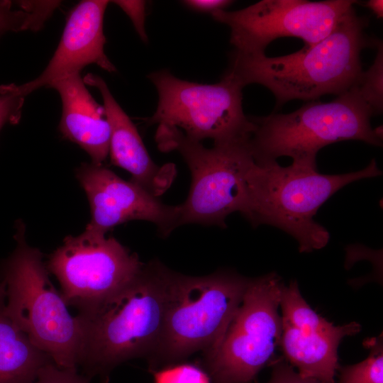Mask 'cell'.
Wrapping results in <instances>:
<instances>
[{"instance_id":"obj_3","label":"cell","mask_w":383,"mask_h":383,"mask_svg":"<svg viewBox=\"0 0 383 383\" xmlns=\"http://www.w3.org/2000/svg\"><path fill=\"white\" fill-rule=\"evenodd\" d=\"M382 174L372 159L365 168L340 174H324L317 169L278 162H255L248 177L245 208L242 215L256 228L276 227L298 243L300 252L324 248L330 233L313 219L318 209L345 185Z\"/></svg>"},{"instance_id":"obj_27","label":"cell","mask_w":383,"mask_h":383,"mask_svg":"<svg viewBox=\"0 0 383 383\" xmlns=\"http://www.w3.org/2000/svg\"><path fill=\"white\" fill-rule=\"evenodd\" d=\"M232 1L228 0H186L182 3L187 8L201 13H211L218 10H226Z\"/></svg>"},{"instance_id":"obj_26","label":"cell","mask_w":383,"mask_h":383,"mask_svg":"<svg viewBox=\"0 0 383 383\" xmlns=\"http://www.w3.org/2000/svg\"><path fill=\"white\" fill-rule=\"evenodd\" d=\"M112 2L118 6L130 18L142 41L148 43V38L145 30L146 1L118 0Z\"/></svg>"},{"instance_id":"obj_1","label":"cell","mask_w":383,"mask_h":383,"mask_svg":"<svg viewBox=\"0 0 383 383\" xmlns=\"http://www.w3.org/2000/svg\"><path fill=\"white\" fill-rule=\"evenodd\" d=\"M369 19L351 8L324 39L311 47L279 57L230 54L227 75L242 87L261 84L274 96L276 108L287 101H315L340 95L353 87L362 72L360 54L374 46L365 30Z\"/></svg>"},{"instance_id":"obj_18","label":"cell","mask_w":383,"mask_h":383,"mask_svg":"<svg viewBox=\"0 0 383 383\" xmlns=\"http://www.w3.org/2000/svg\"><path fill=\"white\" fill-rule=\"evenodd\" d=\"M0 0V35L6 32L40 29L60 5L59 1Z\"/></svg>"},{"instance_id":"obj_17","label":"cell","mask_w":383,"mask_h":383,"mask_svg":"<svg viewBox=\"0 0 383 383\" xmlns=\"http://www.w3.org/2000/svg\"><path fill=\"white\" fill-rule=\"evenodd\" d=\"M51 362L6 313L0 281V383H33L40 370Z\"/></svg>"},{"instance_id":"obj_22","label":"cell","mask_w":383,"mask_h":383,"mask_svg":"<svg viewBox=\"0 0 383 383\" xmlns=\"http://www.w3.org/2000/svg\"><path fill=\"white\" fill-rule=\"evenodd\" d=\"M155 383H211L205 370L192 364L165 367L154 373Z\"/></svg>"},{"instance_id":"obj_23","label":"cell","mask_w":383,"mask_h":383,"mask_svg":"<svg viewBox=\"0 0 383 383\" xmlns=\"http://www.w3.org/2000/svg\"><path fill=\"white\" fill-rule=\"evenodd\" d=\"M24 99L15 90L13 84L0 87V131L6 123H18Z\"/></svg>"},{"instance_id":"obj_12","label":"cell","mask_w":383,"mask_h":383,"mask_svg":"<svg viewBox=\"0 0 383 383\" xmlns=\"http://www.w3.org/2000/svg\"><path fill=\"white\" fill-rule=\"evenodd\" d=\"M76 177L88 198L91 219L85 230L101 234L133 220L153 223L168 236L180 226L179 205L162 203L140 186L126 181L102 165L83 163Z\"/></svg>"},{"instance_id":"obj_7","label":"cell","mask_w":383,"mask_h":383,"mask_svg":"<svg viewBox=\"0 0 383 383\" xmlns=\"http://www.w3.org/2000/svg\"><path fill=\"white\" fill-rule=\"evenodd\" d=\"M157 148L177 151L186 162L192 183L186 201L179 204L180 226L199 223L226 228V219L244 211L248 172L255 161L249 138L221 143L212 148L185 135L176 127L158 125Z\"/></svg>"},{"instance_id":"obj_4","label":"cell","mask_w":383,"mask_h":383,"mask_svg":"<svg viewBox=\"0 0 383 383\" xmlns=\"http://www.w3.org/2000/svg\"><path fill=\"white\" fill-rule=\"evenodd\" d=\"M370 107L351 87L330 102L310 101L289 113L250 117L249 145L257 164L290 157L292 164L317 169L323 147L343 140L382 145V126L372 128Z\"/></svg>"},{"instance_id":"obj_24","label":"cell","mask_w":383,"mask_h":383,"mask_svg":"<svg viewBox=\"0 0 383 383\" xmlns=\"http://www.w3.org/2000/svg\"><path fill=\"white\" fill-rule=\"evenodd\" d=\"M89 379L77 370L61 368L51 362L40 370L33 383H89Z\"/></svg>"},{"instance_id":"obj_20","label":"cell","mask_w":383,"mask_h":383,"mask_svg":"<svg viewBox=\"0 0 383 383\" xmlns=\"http://www.w3.org/2000/svg\"><path fill=\"white\" fill-rule=\"evenodd\" d=\"M364 345L370 349L363 361L340 367L339 383H383V340L381 334L366 340Z\"/></svg>"},{"instance_id":"obj_6","label":"cell","mask_w":383,"mask_h":383,"mask_svg":"<svg viewBox=\"0 0 383 383\" xmlns=\"http://www.w3.org/2000/svg\"><path fill=\"white\" fill-rule=\"evenodd\" d=\"M15 239L16 247L0 272L6 313L57 366L77 370L82 343L79 319L70 314L50 281L40 251L26 243L21 221Z\"/></svg>"},{"instance_id":"obj_21","label":"cell","mask_w":383,"mask_h":383,"mask_svg":"<svg viewBox=\"0 0 383 383\" xmlns=\"http://www.w3.org/2000/svg\"><path fill=\"white\" fill-rule=\"evenodd\" d=\"M377 54L370 67L362 71L357 82L353 87L370 107L372 115L383 111V43L374 39Z\"/></svg>"},{"instance_id":"obj_14","label":"cell","mask_w":383,"mask_h":383,"mask_svg":"<svg viewBox=\"0 0 383 383\" xmlns=\"http://www.w3.org/2000/svg\"><path fill=\"white\" fill-rule=\"evenodd\" d=\"M83 80L85 84L96 87L102 96L111 130L109 155L111 163L128 172L131 175V181L159 197L169 189L175 178L174 165L168 163L159 166L152 161L135 126L101 77L89 73Z\"/></svg>"},{"instance_id":"obj_11","label":"cell","mask_w":383,"mask_h":383,"mask_svg":"<svg viewBox=\"0 0 383 383\" xmlns=\"http://www.w3.org/2000/svg\"><path fill=\"white\" fill-rule=\"evenodd\" d=\"M353 0H262L236 10L211 13L216 21L231 30L235 51L265 54L273 40L282 37L302 39L311 47L324 39L357 4Z\"/></svg>"},{"instance_id":"obj_5","label":"cell","mask_w":383,"mask_h":383,"mask_svg":"<svg viewBox=\"0 0 383 383\" xmlns=\"http://www.w3.org/2000/svg\"><path fill=\"white\" fill-rule=\"evenodd\" d=\"M250 278L220 270L188 276L169 270L167 300L159 343L150 367L170 366L216 348L239 308Z\"/></svg>"},{"instance_id":"obj_10","label":"cell","mask_w":383,"mask_h":383,"mask_svg":"<svg viewBox=\"0 0 383 383\" xmlns=\"http://www.w3.org/2000/svg\"><path fill=\"white\" fill-rule=\"evenodd\" d=\"M45 265L58 280L67 306H74L78 313L114 294L144 265L116 238L87 230L66 237Z\"/></svg>"},{"instance_id":"obj_2","label":"cell","mask_w":383,"mask_h":383,"mask_svg":"<svg viewBox=\"0 0 383 383\" xmlns=\"http://www.w3.org/2000/svg\"><path fill=\"white\" fill-rule=\"evenodd\" d=\"M168 272L158 261L144 264L114 294L78 313L82 331L78 366L87 377L106 378L119 364L152 354L164 325Z\"/></svg>"},{"instance_id":"obj_15","label":"cell","mask_w":383,"mask_h":383,"mask_svg":"<svg viewBox=\"0 0 383 383\" xmlns=\"http://www.w3.org/2000/svg\"><path fill=\"white\" fill-rule=\"evenodd\" d=\"M85 85L80 73H77L49 87L55 89L62 99L61 133L82 148L92 164L99 165L109 155L110 126L104 106L94 100Z\"/></svg>"},{"instance_id":"obj_25","label":"cell","mask_w":383,"mask_h":383,"mask_svg":"<svg viewBox=\"0 0 383 383\" xmlns=\"http://www.w3.org/2000/svg\"><path fill=\"white\" fill-rule=\"evenodd\" d=\"M270 366L271 377L267 383H323L318 379L301 376L283 357L273 359Z\"/></svg>"},{"instance_id":"obj_13","label":"cell","mask_w":383,"mask_h":383,"mask_svg":"<svg viewBox=\"0 0 383 383\" xmlns=\"http://www.w3.org/2000/svg\"><path fill=\"white\" fill-rule=\"evenodd\" d=\"M109 3L106 0H85L77 4L67 16L58 46L45 69L28 82L13 84L15 90L26 96L42 87L79 73L91 64L109 72H116L104 52L103 22Z\"/></svg>"},{"instance_id":"obj_16","label":"cell","mask_w":383,"mask_h":383,"mask_svg":"<svg viewBox=\"0 0 383 383\" xmlns=\"http://www.w3.org/2000/svg\"><path fill=\"white\" fill-rule=\"evenodd\" d=\"M279 345L284 358L299 374L323 383H335V376L340 367L338 348L346 336L358 333L361 326L351 322L338 326L331 333L301 331L282 318Z\"/></svg>"},{"instance_id":"obj_8","label":"cell","mask_w":383,"mask_h":383,"mask_svg":"<svg viewBox=\"0 0 383 383\" xmlns=\"http://www.w3.org/2000/svg\"><path fill=\"white\" fill-rule=\"evenodd\" d=\"M280 277L250 278L243 301L215 350L204 355L211 383H251L279 345Z\"/></svg>"},{"instance_id":"obj_19","label":"cell","mask_w":383,"mask_h":383,"mask_svg":"<svg viewBox=\"0 0 383 383\" xmlns=\"http://www.w3.org/2000/svg\"><path fill=\"white\" fill-rule=\"evenodd\" d=\"M279 306L282 318L296 328L307 333H331L338 326L318 314L302 297L296 280L289 285L282 284Z\"/></svg>"},{"instance_id":"obj_9","label":"cell","mask_w":383,"mask_h":383,"mask_svg":"<svg viewBox=\"0 0 383 383\" xmlns=\"http://www.w3.org/2000/svg\"><path fill=\"white\" fill-rule=\"evenodd\" d=\"M158 102L150 125L176 127L187 137L201 142L221 143L250 137L252 123L243 109L242 87L223 74L215 84L183 80L169 71L151 72Z\"/></svg>"},{"instance_id":"obj_28","label":"cell","mask_w":383,"mask_h":383,"mask_svg":"<svg viewBox=\"0 0 383 383\" xmlns=\"http://www.w3.org/2000/svg\"><path fill=\"white\" fill-rule=\"evenodd\" d=\"M366 6L370 9L377 18H382L383 16V1L382 0H370L366 3Z\"/></svg>"}]
</instances>
